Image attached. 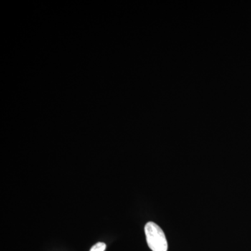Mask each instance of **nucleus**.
<instances>
[{
	"instance_id": "obj_1",
	"label": "nucleus",
	"mask_w": 251,
	"mask_h": 251,
	"mask_svg": "<svg viewBox=\"0 0 251 251\" xmlns=\"http://www.w3.org/2000/svg\"><path fill=\"white\" fill-rule=\"evenodd\" d=\"M145 235L149 247L152 251H168V242L163 229L153 222L145 225Z\"/></svg>"
},
{
	"instance_id": "obj_2",
	"label": "nucleus",
	"mask_w": 251,
	"mask_h": 251,
	"mask_svg": "<svg viewBox=\"0 0 251 251\" xmlns=\"http://www.w3.org/2000/svg\"><path fill=\"white\" fill-rule=\"evenodd\" d=\"M106 245L103 242H99L91 248L90 251H105Z\"/></svg>"
}]
</instances>
